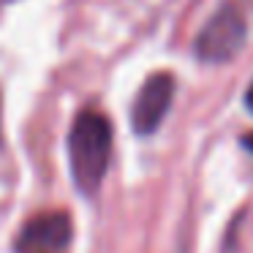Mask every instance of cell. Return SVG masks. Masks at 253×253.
Returning <instances> with one entry per match:
<instances>
[{
  "mask_svg": "<svg viewBox=\"0 0 253 253\" xmlns=\"http://www.w3.org/2000/svg\"><path fill=\"white\" fill-rule=\"evenodd\" d=\"M112 123L101 112H82L68 131V161L74 182L82 193H95L101 188L112 158Z\"/></svg>",
  "mask_w": 253,
  "mask_h": 253,
  "instance_id": "1",
  "label": "cell"
},
{
  "mask_svg": "<svg viewBox=\"0 0 253 253\" xmlns=\"http://www.w3.org/2000/svg\"><path fill=\"white\" fill-rule=\"evenodd\" d=\"M248 41V22L240 8H220L199 33L196 55L207 63H226L245 46Z\"/></svg>",
  "mask_w": 253,
  "mask_h": 253,
  "instance_id": "2",
  "label": "cell"
},
{
  "mask_svg": "<svg viewBox=\"0 0 253 253\" xmlns=\"http://www.w3.org/2000/svg\"><path fill=\"white\" fill-rule=\"evenodd\" d=\"M174 98V77L169 71L153 74L147 82L142 84L136 101L131 106V126L139 136H150L158 131V126L164 123L166 112Z\"/></svg>",
  "mask_w": 253,
  "mask_h": 253,
  "instance_id": "3",
  "label": "cell"
},
{
  "mask_svg": "<svg viewBox=\"0 0 253 253\" xmlns=\"http://www.w3.org/2000/svg\"><path fill=\"white\" fill-rule=\"evenodd\" d=\"M74 240V223L68 212H41L22 229L17 253H68Z\"/></svg>",
  "mask_w": 253,
  "mask_h": 253,
  "instance_id": "4",
  "label": "cell"
},
{
  "mask_svg": "<svg viewBox=\"0 0 253 253\" xmlns=\"http://www.w3.org/2000/svg\"><path fill=\"white\" fill-rule=\"evenodd\" d=\"M245 106L251 109V115H253V82H251V87H248V93H245Z\"/></svg>",
  "mask_w": 253,
  "mask_h": 253,
  "instance_id": "5",
  "label": "cell"
},
{
  "mask_svg": "<svg viewBox=\"0 0 253 253\" xmlns=\"http://www.w3.org/2000/svg\"><path fill=\"white\" fill-rule=\"evenodd\" d=\"M242 144H245L248 150H253V133H245V136H242Z\"/></svg>",
  "mask_w": 253,
  "mask_h": 253,
  "instance_id": "6",
  "label": "cell"
}]
</instances>
